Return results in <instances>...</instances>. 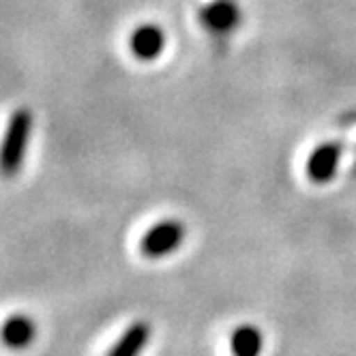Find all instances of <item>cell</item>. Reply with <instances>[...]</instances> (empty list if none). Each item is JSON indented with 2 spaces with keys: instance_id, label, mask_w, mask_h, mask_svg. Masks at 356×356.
Returning <instances> with one entry per match:
<instances>
[{
  "instance_id": "obj_1",
  "label": "cell",
  "mask_w": 356,
  "mask_h": 356,
  "mask_svg": "<svg viewBox=\"0 0 356 356\" xmlns=\"http://www.w3.org/2000/svg\"><path fill=\"white\" fill-rule=\"evenodd\" d=\"M33 134V114L31 110H17L0 142V174L15 176L22 168V161L26 157V148Z\"/></svg>"
},
{
  "instance_id": "obj_2",
  "label": "cell",
  "mask_w": 356,
  "mask_h": 356,
  "mask_svg": "<svg viewBox=\"0 0 356 356\" xmlns=\"http://www.w3.org/2000/svg\"><path fill=\"white\" fill-rule=\"evenodd\" d=\"M187 227L176 219H165L150 227L140 241V253L148 260H159L174 253L185 243Z\"/></svg>"
},
{
  "instance_id": "obj_3",
  "label": "cell",
  "mask_w": 356,
  "mask_h": 356,
  "mask_svg": "<svg viewBox=\"0 0 356 356\" xmlns=\"http://www.w3.org/2000/svg\"><path fill=\"white\" fill-rule=\"evenodd\" d=\"M341 152L343 150L339 142H322L309 152L305 172L314 185H326L328 181H333L339 170Z\"/></svg>"
},
{
  "instance_id": "obj_4",
  "label": "cell",
  "mask_w": 356,
  "mask_h": 356,
  "mask_svg": "<svg viewBox=\"0 0 356 356\" xmlns=\"http://www.w3.org/2000/svg\"><path fill=\"white\" fill-rule=\"evenodd\" d=\"M200 19L204 29L213 35H227L238 29L241 9L234 0H215L200 11Z\"/></svg>"
},
{
  "instance_id": "obj_5",
  "label": "cell",
  "mask_w": 356,
  "mask_h": 356,
  "mask_svg": "<svg viewBox=\"0 0 356 356\" xmlns=\"http://www.w3.org/2000/svg\"><path fill=\"white\" fill-rule=\"evenodd\" d=\"M165 49V33L155 24H144L131 35V52L140 60H155Z\"/></svg>"
},
{
  "instance_id": "obj_6",
  "label": "cell",
  "mask_w": 356,
  "mask_h": 356,
  "mask_svg": "<svg viewBox=\"0 0 356 356\" xmlns=\"http://www.w3.org/2000/svg\"><path fill=\"white\" fill-rule=\"evenodd\" d=\"M37 337V326L29 316H11L3 328H0V339L9 348H26Z\"/></svg>"
},
{
  "instance_id": "obj_7",
  "label": "cell",
  "mask_w": 356,
  "mask_h": 356,
  "mask_svg": "<svg viewBox=\"0 0 356 356\" xmlns=\"http://www.w3.org/2000/svg\"><path fill=\"white\" fill-rule=\"evenodd\" d=\"M150 341V324L148 322H134L129 328L120 335L108 356H140L142 350Z\"/></svg>"
},
{
  "instance_id": "obj_8",
  "label": "cell",
  "mask_w": 356,
  "mask_h": 356,
  "mask_svg": "<svg viewBox=\"0 0 356 356\" xmlns=\"http://www.w3.org/2000/svg\"><path fill=\"white\" fill-rule=\"evenodd\" d=\"M264 348V335L256 324H241L230 335L232 356H260Z\"/></svg>"
}]
</instances>
